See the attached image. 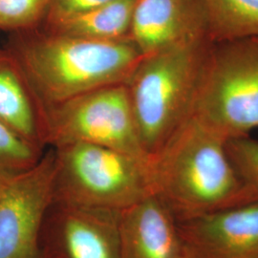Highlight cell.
<instances>
[{"instance_id":"5b68a950","label":"cell","mask_w":258,"mask_h":258,"mask_svg":"<svg viewBox=\"0 0 258 258\" xmlns=\"http://www.w3.org/2000/svg\"><path fill=\"white\" fill-rule=\"evenodd\" d=\"M194 116L227 142L258 128V42L214 43Z\"/></svg>"},{"instance_id":"ac0fdd59","label":"cell","mask_w":258,"mask_h":258,"mask_svg":"<svg viewBox=\"0 0 258 258\" xmlns=\"http://www.w3.org/2000/svg\"><path fill=\"white\" fill-rule=\"evenodd\" d=\"M110 0H50L49 12L43 25L92 9Z\"/></svg>"},{"instance_id":"30bf717a","label":"cell","mask_w":258,"mask_h":258,"mask_svg":"<svg viewBox=\"0 0 258 258\" xmlns=\"http://www.w3.org/2000/svg\"><path fill=\"white\" fill-rule=\"evenodd\" d=\"M129 38L144 55L210 39L206 2L138 0Z\"/></svg>"},{"instance_id":"6da1fadb","label":"cell","mask_w":258,"mask_h":258,"mask_svg":"<svg viewBox=\"0 0 258 258\" xmlns=\"http://www.w3.org/2000/svg\"><path fill=\"white\" fill-rule=\"evenodd\" d=\"M48 107L125 83L144 57L130 39L98 41L38 27L12 33L5 45Z\"/></svg>"},{"instance_id":"4fadbf2b","label":"cell","mask_w":258,"mask_h":258,"mask_svg":"<svg viewBox=\"0 0 258 258\" xmlns=\"http://www.w3.org/2000/svg\"><path fill=\"white\" fill-rule=\"evenodd\" d=\"M138 0H110L92 9L42 25L47 31L98 41L129 38Z\"/></svg>"},{"instance_id":"3957f363","label":"cell","mask_w":258,"mask_h":258,"mask_svg":"<svg viewBox=\"0 0 258 258\" xmlns=\"http://www.w3.org/2000/svg\"><path fill=\"white\" fill-rule=\"evenodd\" d=\"M210 39L144 55L125 85L142 146L154 155L194 114Z\"/></svg>"},{"instance_id":"52a82bcc","label":"cell","mask_w":258,"mask_h":258,"mask_svg":"<svg viewBox=\"0 0 258 258\" xmlns=\"http://www.w3.org/2000/svg\"><path fill=\"white\" fill-rule=\"evenodd\" d=\"M55 153L48 148L37 164L0 181V258H43L42 231L54 203Z\"/></svg>"},{"instance_id":"d6986e66","label":"cell","mask_w":258,"mask_h":258,"mask_svg":"<svg viewBox=\"0 0 258 258\" xmlns=\"http://www.w3.org/2000/svg\"><path fill=\"white\" fill-rule=\"evenodd\" d=\"M254 40H256V41H257V42H258V38H255V39H254Z\"/></svg>"},{"instance_id":"9c48e42d","label":"cell","mask_w":258,"mask_h":258,"mask_svg":"<svg viewBox=\"0 0 258 258\" xmlns=\"http://www.w3.org/2000/svg\"><path fill=\"white\" fill-rule=\"evenodd\" d=\"M177 222L187 258H258V200Z\"/></svg>"},{"instance_id":"5bb4252c","label":"cell","mask_w":258,"mask_h":258,"mask_svg":"<svg viewBox=\"0 0 258 258\" xmlns=\"http://www.w3.org/2000/svg\"><path fill=\"white\" fill-rule=\"evenodd\" d=\"M213 43L258 38V0H205Z\"/></svg>"},{"instance_id":"2e32d148","label":"cell","mask_w":258,"mask_h":258,"mask_svg":"<svg viewBox=\"0 0 258 258\" xmlns=\"http://www.w3.org/2000/svg\"><path fill=\"white\" fill-rule=\"evenodd\" d=\"M50 0H0V30L9 33L41 27Z\"/></svg>"},{"instance_id":"9a60e30c","label":"cell","mask_w":258,"mask_h":258,"mask_svg":"<svg viewBox=\"0 0 258 258\" xmlns=\"http://www.w3.org/2000/svg\"><path fill=\"white\" fill-rule=\"evenodd\" d=\"M44 151L0 121V181L35 166Z\"/></svg>"},{"instance_id":"8fae6325","label":"cell","mask_w":258,"mask_h":258,"mask_svg":"<svg viewBox=\"0 0 258 258\" xmlns=\"http://www.w3.org/2000/svg\"><path fill=\"white\" fill-rule=\"evenodd\" d=\"M121 258H187L178 222L154 194L120 213Z\"/></svg>"},{"instance_id":"e0dca14e","label":"cell","mask_w":258,"mask_h":258,"mask_svg":"<svg viewBox=\"0 0 258 258\" xmlns=\"http://www.w3.org/2000/svg\"><path fill=\"white\" fill-rule=\"evenodd\" d=\"M227 151L251 201L258 200V141L246 137L227 142Z\"/></svg>"},{"instance_id":"7c38bea8","label":"cell","mask_w":258,"mask_h":258,"mask_svg":"<svg viewBox=\"0 0 258 258\" xmlns=\"http://www.w3.org/2000/svg\"><path fill=\"white\" fill-rule=\"evenodd\" d=\"M0 121L29 143L46 149V106L5 47H0Z\"/></svg>"},{"instance_id":"7a4b0ae2","label":"cell","mask_w":258,"mask_h":258,"mask_svg":"<svg viewBox=\"0 0 258 258\" xmlns=\"http://www.w3.org/2000/svg\"><path fill=\"white\" fill-rule=\"evenodd\" d=\"M153 194L177 221L252 202L227 151V141L195 116L150 157Z\"/></svg>"},{"instance_id":"277c9868","label":"cell","mask_w":258,"mask_h":258,"mask_svg":"<svg viewBox=\"0 0 258 258\" xmlns=\"http://www.w3.org/2000/svg\"><path fill=\"white\" fill-rule=\"evenodd\" d=\"M53 150L54 201L120 213L153 194L150 161L90 144Z\"/></svg>"},{"instance_id":"ba28073f","label":"cell","mask_w":258,"mask_h":258,"mask_svg":"<svg viewBox=\"0 0 258 258\" xmlns=\"http://www.w3.org/2000/svg\"><path fill=\"white\" fill-rule=\"evenodd\" d=\"M120 213L54 201L43 226L42 256L121 258Z\"/></svg>"},{"instance_id":"8992f818","label":"cell","mask_w":258,"mask_h":258,"mask_svg":"<svg viewBox=\"0 0 258 258\" xmlns=\"http://www.w3.org/2000/svg\"><path fill=\"white\" fill-rule=\"evenodd\" d=\"M46 109V148L90 144L150 161L139 138L125 83L107 85Z\"/></svg>"}]
</instances>
